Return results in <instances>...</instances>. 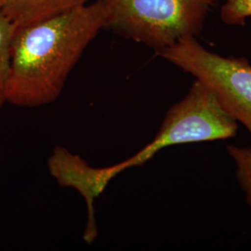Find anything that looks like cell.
I'll return each instance as SVG.
<instances>
[{
  "instance_id": "7",
  "label": "cell",
  "mask_w": 251,
  "mask_h": 251,
  "mask_svg": "<svg viewBox=\"0 0 251 251\" xmlns=\"http://www.w3.org/2000/svg\"><path fill=\"white\" fill-rule=\"evenodd\" d=\"M17 25L0 10V108L7 103L11 45Z\"/></svg>"
},
{
  "instance_id": "10",
  "label": "cell",
  "mask_w": 251,
  "mask_h": 251,
  "mask_svg": "<svg viewBox=\"0 0 251 251\" xmlns=\"http://www.w3.org/2000/svg\"><path fill=\"white\" fill-rule=\"evenodd\" d=\"M1 7H2V3H1V0H0V10H1Z\"/></svg>"
},
{
  "instance_id": "8",
  "label": "cell",
  "mask_w": 251,
  "mask_h": 251,
  "mask_svg": "<svg viewBox=\"0 0 251 251\" xmlns=\"http://www.w3.org/2000/svg\"><path fill=\"white\" fill-rule=\"evenodd\" d=\"M226 151L235 165V176L238 184L245 194L248 205L251 206V146L241 147L228 144Z\"/></svg>"
},
{
  "instance_id": "9",
  "label": "cell",
  "mask_w": 251,
  "mask_h": 251,
  "mask_svg": "<svg viewBox=\"0 0 251 251\" xmlns=\"http://www.w3.org/2000/svg\"><path fill=\"white\" fill-rule=\"evenodd\" d=\"M251 17V0H226L221 9V19L228 25H244Z\"/></svg>"
},
{
  "instance_id": "5",
  "label": "cell",
  "mask_w": 251,
  "mask_h": 251,
  "mask_svg": "<svg viewBox=\"0 0 251 251\" xmlns=\"http://www.w3.org/2000/svg\"><path fill=\"white\" fill-rule=\"evenodd\" d=\"M48 169L60 186L75 190L85 200L87 223L83 240L88 244L94 242L98 235L94 204L109 182L117 177L114 165L105 168L92 167L78 154L57 146L48 159Z\"/></svg>"
},
{
  "instance_id": "1",
  "label": "cell",
  "mask_w": 251,
  "mask_h": 251,
  "mask_svg": "<svg viewBox=\"0 0 251 251\" xmlns=\"http://www.w3.org/2000/svg\"><path fill=\"white\" fill-rule=\"evenodd\" d=\"M104 28L99 0L26 26L11 45L7 103L36 108L55 101L87 47Z\"/></svg>"
},
{
  "instance_id": "6",
  "label": "cell",
  "mask_w": 251,
  "mask_h": 251,
  "mask_svg": "<svg viewBox=\"0 0 251 251\" xmlns=\"http://www.w3.org/2000/svg\"><path fill=\"white\" fill-rule=\"evenodd\" d=\"M88 0H1V11L17 27L42 22L87 5Z\"/></svg>"
},
{
  "instance_id": "2",
  "label": "cell",
  "mask_w": 251,
  "mask_h": 251,
  "mask_svg": "<svg viewBox=\"0 0 251 251\" xmlns=\"http://www.w3.org/2000/svg\"><path fill=\"white\" fill-rule=\"evenodd\" d=\"M104 28L159 51L202 32L218 0H99Z\"/></svg>"
},
{
  "instance_id": "4",
  "label": "cell",
  "mask_w": 251,
  "mask_h": 251,
  "mask_svg": "<svg viewBox=\"0 0 251 251\" xmlns=\"http://www.w3.org/2000/svg\"><path fill=\"white\" fill-rule=\"evenodd\" d=\"M155 54L205 84L251 137V64L246 58L209 51L196 36L183 37Z\"/></svg>"
},
{
  "instance_id": "3",
  "label": "cell",
  "mask_w": 251,
  "mask_h": 251,
  "mask_svg": "<svg viewBox=\"0 0 251 251\" xmlns=\"http://www.w3.org/2000/svg\"><path fill=\"white\" fill-rule=\"evenodd\" d=\"M238 122L231 117L213 92L196 79L186 95L167 112L155 137L144 148L116 164L118 173L141 167L167 147L228 140L235 137Z\"/></svg>"
}]
</instances>
